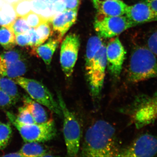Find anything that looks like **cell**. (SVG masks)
<instances>
[{"mask_svg": "<svg viewBox=\"0 0 157 157\" xmlns=\"http://www.w3.org/2000/svg\"><path fill=\"white\" fill-rule=\"evenodd\" d=\"M51 18L46 20L36 28L39 38V45L43 44L53 33Z\"/></svg>", "mask_w": 157, "mask_h": 157, "instance_id": "603a6c76", "label": "cell"}, {"mask_svg": "<svg viewBox=\"0 0 157 157\" xmlns=\"http://www.w3.org/2000/svg\"><path fill=\"white\" fill-rule=\"evenodd\" d=\"M157 56L147 47H135L130 57L128 74L129 81L137 83L157 78Z\"/></svg>", "mask_w": 157, "mask_h": 157, "instance_id": "7a4b0ae2", "label": "cell"}, {"mask_svg": "<svg viewBox=\"0 0 157 157\" xmlns=\"http://www.w3.org/2000/svg\"><path fill=\"white\" fill-rule=\"evenodd\" d=\"M157 154V137L146 133L121 149L117 157H153Z\"/></svg>", "mask_w": 157, "mask_h": 157, "instance_id": "9c48e42d", "label": "cell"}, {"mask_svg": "<svg viewBox=\"0 0 157 157\" xmlns=\"http://www.w3.org/2000/svg\"><path fill=\"white\" fill-rule=\"evenodd\" d=\"M3 157H23V156L21 153L19 151L18 152H15L10 153L5 155H3Z\"/></svg>", "mask_w": 157, "mask_h": 157, "instance_id": "8d00e7d4", "label": "cell"}, {"mask_svg": "<svg viewBox=\"0 0 157 157\" xmlns=\"http://www.w3.org/2000/svg\"><path fill=\"white\" fill-rule=\"evenodd\" d=\"M11 5L17 17H24L32 11L30 0H18Z\"/></svg>", "mask_w": 157, "mask_h": 157, "instance_id": "d4e9b609", "label": "cell"}, {"mask_svg": "<svg viewBox=\"0 0 157 157\" xmlns=\"http://www.w3.org/2000/svg\"><path fill=\"white\" fill-rule=\"evenodd\" d=\"M126 51L119 38L111 40L107 46V65L110 73L115 78L120 75Z\"/></svg>", "mask_w": 157, "mask_h": 157, "instance_id": "8fae6325", "label": "cell"}, {"mask_svg": "<svg viewBox=\"0 0 157 157\" xmlns=\"http://www.w3.org/2000/svg\"><path fill=\"white\" fill-rule=\"evenodd\" d=\"M66 6V9H78L80 1L79 0H63Z\"/></svg>", "mask_w": 157, "mask_h": 157, "instance_id": "e575fe53", "label": "cell"}, {"mask_svg": "<svg viewBox=\"0 0 157 157\" xmlns=\"http://www.w3.org/2000/svg\"><path fill=\"white\" fill-rule=\"evenodd\" d=\"M9 26L14 31L15 36L18 34L25 33L31 28L25 18L23 17H17Z\"/></svg>", "mask_w": 157, "mask_h": 157, "instance_id": "484cf974", "label": "cell"}, {"mask_svg": "<svg viewBox=\"0 0 157 157\" xmlns=\"http://www.w3.org/2000/svg\"><path fill=\"white\" fill-rule=\"evenodd\" d=\"M6 115L25 142H45L52 140L56 136V126L53 119L43 123L25 124L19 122L12 113L7 111Z\"/></svg>", "mask_w": 157, "mask_h": 157, "instance_id": "3957f363", "label": "cell"}, {"mask_svg": "<svg viewBox=\"0 0 157 157\" xmlns=\"http://www.w3.org/2000/svg\"><path fill=\"white\" fill-rule=\"evenodd\" d=\"M62 39L61 37L53 33L47 42L38 46L32 54L41 58L45 64L49 66L54 53Z\"/></svg>", "mask_w": 157, "mask_h": 157, "instance_id": "9a60e30c", "label": "cell"}, {"mask_svg": "<svg viewBox=\"0 0 157 157\" xmlns=\"http://www.w3.org/2000/svg\"><path fill=\"white\" fill-rule=\"evenodd\" d=\"M78 9H65L51 18L53 33L63 38L77 19Z\"/></svg>", "mask_w": 157, "mask_h": 157, "instance_id": "4fadbf2b", "label": "cell"}, {"mask_svg": "<svg viewBox=\"0 0 157 157\" xmlns=\"http://www.w3.org/2000/svg\"><path fill=\"white\" fill-rule=\"evenodd\" d=\"M23 102L24 106L31 113L36 123H43L49 120L47 113L42 105L34 101L29 96H24Z\"/></svg>", "mask_w": 157, "mask_h": 157, "instance_id": "e0dca14e", "label": "cell"}, {"mask_svg": "<svg viewBox=\"0 0 157 157\" xmlns=\"http://www.w3.org/2000/svg\"><path fill=\"white\" fill-rule=\"evenodd\" d=\"M12 135V130L10 124L0 121V150L8 145Z\"/></svg>", "mask_w": 157, "mask_h": 157, "instance_id": "cb8c5ba5", "label": "cell"}, {"mask_svg": "<svg viewBox=\"0 0 157 157\" xmlns=\"http://www.w3.org/2000/svg\"><path fill=\"white\" fill-rule=\"evenodd\" d=\"M154 11L157 12V0H144Z\"/></svg>", "mask_w": 157, "mask_h": 157, "instance_id": "d590c367", "label": "cell"}, {"mask_svg": "<svg viewBox=\"0 0 157 157\" xmlns=\"http://www.w3.org/2000/svg\"><path fill=\"white\" fill-rule=\"evenodd\" d=\"M21 59H23V57L21 52L12 49L8 50L0 55V63L5 64L12 63Z\"/></svg>", "mask_w": 157, "mask_h": 157, "instance_id": "4316f807", "label": "cell"}, {"mask_svg": "<svg viewBox=\"0 0 157 157\" xmlns=\"http://www.w3.org/2000/svg\"><path fill=\"white\" fill-rule=\"evenodd\" d=\"M32 11L44 17V14H48L50 6L44 0H31Z\"/></svg>", "mask_w": 157, "mask_h": 157, "instance_id": "f546056e", "label": "cell"}, {"mask_svg": "<svg viewBox=\"0 0 157 157\" xmlns=\"http://www.w3.org/2000/svg\"><path fill=\"white\" fill-rule=\"evenodd\" d=\"M57 94L63 118V132L67 155L68 156L76 157L80 147L81 127L76 116L67 107L60 92H58Z\"/></svg>", "mask_w": 157, "mask_h": 157, "instance_id": "277c9868", "label": "cell"}, {"mask_svg": "<svg viewBox=\"0 0 157 157\" xmlns=\"http://www.w3.org/2000/svg\"><path fill=\"white\" fill-rule=\"evenodd\" d=\"M17 17L11 4L5 3L0 10V26H9Z\"/></svg>", "mask_w": 157, "mask_h": 157, "instance_id": "7402d4cb", "label": "cell"}, {"mask_svg": "<svg viewBox=\"0 0 157 157\" xmlns=\"http://www.w3.org/2000/svg\"><path fill=\"white\" fill-rule=\"evenodd\" d=\"M16 44L22 47H27L29 46L30 36L27 32L25 33L18 34L16 35Z\"/></svg>", "mask_w": 157, "mask_h": 157, "instance_id": "836d02e7", "label": "cell"}, {"mask_svg": "<svg viewBox=\"0 0 157 157\" xmlns=\"http://www.w3.org/2000/svg\"><path fill=\"white\" fill-rule=\"evenodd\" d=\"M24 18L30 27L35 29L37 27L39 26L45 20L48 19V18H45L40 14H37L33 11H31L25 16Z\"/></svg>", "mask_w": 157, "mask_h": 157, "instance_id": "83f0119b", "label": "cell"}, {"mask_svg": "<svg viewBox=\"0 0 157 157\" xmlns=\"http://www.w3.org/2000/svg\"><path fill=\"white\" fill-rule=\"evenodd\" d=\"M80 47V39L76 34L67 35L63 41L60 51L61 66L67 78L73 74Z\"/></svg>", "mask_w": 157, "mask_h": 157, "instance_id": "30bf717a", "label": "cell"}, {"mask_svg": "<svg viewBox=\"0 0 157 157\" xmlns=\"http://www.w3.org/2000/svg\"><path fill=\"white\" fill-rule=\"evenodd\" d=\"M106 51L107 46L104 43L86 70L91 94L94 98L100 95L104 85L107 66Z\"/></svg>", "mask_w": 157, "mask_h": 157, "instance_id": "52a82bcc", "label": "cell"}, {"mask_svg": "<svg viewBox=\"0 0 157 157\" xmlns=\"http://www.w3.org/2000/svg\"><path fill=\"white\" fill-rule=\"evenodd\" d=\"M131 118L136 128L140 129L157 121V92L136 98L132 107Z\"/></svg>", "mask_w": 157, "mask_h": 157, "instance_id": "8992f818", "label": "cell"}, {"mask_svg": "<svg viewBox=\"0 0 157 157\" xmlns=\"http://www.w3.org/2000/svg\"><path fill=\"white\" fill-rule=\"evenodd\" d=\"M16 101L7 93L0 90V107H7L14 105Z\"/></svg>", "mask_w": 157, "mask_h": 157, "instance_id": "1f68e13d", "label": "cell"}, {"mask_svg": "<svg viewBox=\"0 0 157 157\" xmlns=\"http://www.w3.org/2000/svg\"><path fill=\"white\" fill-rule=\"evenodd\" d=\"M93 5L98 14L104 16H122L125 14L128 6L120 0H92Z\"/></svg>", "mask_w": 157, "mask_h": 157, "instance_id": "5bb4252c", "label": "cell"}, {"mask_svg": "<svg viewBox=\"0 0 157 157\" xmlns=\"http://www.w3.org/2000/svg\"><path fill=\"white\" fill-rule=\"evenodd\" d=\"M103 41L99 36L90 37L88 41L86 54V70L89 67L96 53L100 50L103 44Z\"/></svg>", "mask_w": 157, "mask_h": 157, "instance_id": "d6986e66", "label": "cell"}, {"mask_svg": "<svg viewBox=\"0 0 157 157\" xmlns=\"http://www.w3.org/2000/svg\"><path fill=\"white\" fill-rule=\"evenodd\" d=\"M147 47L157 56V29L149 36L147 40Z\"/></svg>", "mask_w": 157, "mask_h": 157, "instance_id": "4dcf8cb0", "label": "cell"}, {"mask_svg": "<svg viewBox=\"0 0 157 157\" xmlns=\"http://www.w3.org/2000/svg\"><path fill=\"white\" fill-rule=\"evenodd\" d=\"M104 1H109V0H104Z\"/></svg>", "mask_w": 157, "mask_h": 157, "instance_id": "f35d334b", "label": "cell"}, {"mask_svg": "<svg viewBox=\"0 0 157 157\" xmlns=\"http://www.w3.org/2000/svg\"><path fill=\"white\" fill-rule=\"evenodd\" d=\"M16 36L10 26H2L0 28V45L6 50H10L16 45Z\"/></svg>", "mask_w": 157, "mask_h": 157, "instance_id": "ffe728a7", "label": "cell"}, {"mask_svg": "<svg viewBox=\"0 0 157 157\" xmlns=\"http://www.w3.org/2000/svg\"><path fill=\"white\" fill-rule=\"evenodd\" d=\"M19 151L24 157L52 156L39 142H26Z\"/></svg>", "mask_w": 157, "mask_h": 157, "instance_id": "ac0fdd59", "label": "cell"}, {"mask_svg": "<svg viewBox=\"0 0 157 157\" xmlns=\"http://www.w3.org/2000/svg\"><path fill=\"white\" fill-rule=\"evenodd\" d=\"M0 90L11 96L15 101L19 98L17 84L12 78L3 76L0 74Z\"/></svg>", "mask_w": 157, "mask_h": 157, "instance_id": "44dd1931", "label": "cell"}, {"mask_svg": "<svg viewBox=\"0 0 157 157\" xmlns=\"http://www.w3.org/2000/svg\"><path fill=\"white\" fill-rule=\"evenodd\" d=\"M94 26L98 36L107 39L119 35L135 25L126 16L109 17L98 14Z\"/></svg>", "mask_w": 157, "mask_h": 157, "instance_id": "ba28073f", "label": "cell"}, {"mask_svg": "<svg viewBox=\"0 0 157 157\" xmlns=\"http://www.w3.org/2000/svg\"><path fill=\"white\" fill-rule=\"evenodd\" d=\"M125 14L128 19L135 26L157 21V12L144 0L133 6H128Z\"/></svg>", "mask_w": 157, "mask_h": 157, "instance_id": "7c38bea8", "label": "cell"}, {"mask_svg": "<svg viewBox=\"0 0 157 157\" xmlns=\"http://www.w3.org/2000/svg\"><path fill=\"white\" fill-rule=\"evenodd\" d=\"M6 3L5 0H0V10L2 9L4 4Z\"/></svg>", "mask_w": 157, "mask_h": 157, "instance_id": "74e56055", "label": "cell"}, {"mask_svg": "<svg viewBox=\"0 0 157 157\" xmlns=\"http://www.w3.org/2000/svg\"><path fill=\"white\" fill-rule=\"evenodd\" d=\"M14 81L34 101L47 107L52 112L62 116V111L58 101H56L52 94L42 82L22 76L14 78Z\"/></svg>", "mask_w": 157, "mask_h": 157, "instance_id": "5b68a950", "label": "cell"}, {"mask_svg": "<svg viewBox=\"0 0 157 157\" xmlns=\"http://www.w3.org/2000/svg\"><path fill=\"white\" fill-rule=\"evenodd\" d=\"M18 111V114L16 116V118L21 123L25 124L36 123L31 113L25 106L20 107Z\"/></svg>", "mask_w": 157, "mask_h": 157, "instance_id": "f1b7e54d", "label": "cell"}, {"mask_svg": "<svg viewBox=\"0 0 157 157\" xmlns=\"http://www.w3.org/2000/svg\"><path fill=\"white\" fill-rule=\"evenodd\" d=\"M27 33L30 36V41L29 46L31 47V52L32 53L36 48L39 46V38L36 29L31 28Z\"/></svg>", "mask_w": 157, "mask_h": 157, "instance_id": "d6a6232c", "label": "cell"}, {"mask_svg": "<svg viewBox=\"0 0 157 157\" xmlns=\"http://www.w3.org/2000/svg\"><path fill=\"white\" fill-rule=\"evenodd\" d=\"M120 150L114 127L106 121L99 120L86 131L81 154L88 157H117Z\"/></svg>", "mask_w": 157, "mask_h": 157, "instance_id": "6da1fadb", "label": "cell"}, {"mask_svg": "<svg viewBox=\"0 0 157 157\" xmlns=\"http://www.w3.org/2000/svg\"><path fill=\"white\" fill-rule=\"evenodd\" d=\"M27 70V66L23 58L8 64L0 63V74L12 79L23 76Z\"/></svg>", "mask_w": 157, "mask_h": 157, "instance_id": "2e32d148", "label": "cell"}]
</instances>
